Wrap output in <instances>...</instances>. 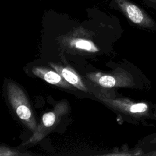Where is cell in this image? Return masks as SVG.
Returning a JSON list of instances; mask_svg holds the SVG:
<instances>
[{"mask_svg":"<svg viewBox=\"0 0 156 156\" xmlns=\"http://www.w3.org/2000/svg\"><path fill=\"white\" fill-rule=\"evenodd\" d=\"M72 45H74L77 49L85 50L91 52H95L98 51L96 46L90 41L83 39H79L74 40L72 42Z\"/></svg>","mask_w":156,"mask_h":156,"instance_id":"8992f818","label":"cell"},{"mask_svg":"<svg viewBox=\"0 0 156 156\" xmlns=\"http://www.w3.org/2000/svg\"><path fill=\"white\" fill-rule=\"evenodd\" d=\"M117 2L127 16L133 24L151 31H156V22L139 7L127 0H117Z\"/></svg>","mask_w":156,"mask_h":156,"instance_id":"7a4b0ae2","label":"cell"},{"mask_svg":"<svg viewBox=\"0 0 156 156\" xmlns=\"http://www.w3.org/2000/svg\"><path fill=\"white\" fill-rule=\"evenodd\" d=\"M144 155H154V156H156V149H154V150H152L151 151H150L148 153H146Z\"/></svg>","mask_w":156,"mask_h":156,"instance_id":"ba28073f","label":"cell"},{"mask_svg":"<svg viewBox=\"0 0 156 156\" xmlns=\"http://www.w3.org/2000/svg\"><path fill=\"white\" fill-rule=\"evenodd\" d=\"M57 119L56 113L54 112H50L44 113L42 116V124L46 128L52 127L55 122Z\"/></svg>","mask_w":156,"mask_h":156,"instance_id":"52a82bcc","label":"cell"},{"mask_svg":"<svg viewBox=\"0 0 156 156\" xmlns=\"http://www.w3.org/2000/svg\"><path fill=\"white\" fill-rule=\"evenodd\" d=\"M50 65L51 67L53 68L54 69H55L60 75H61V76L69 83L80 90H87L86 87L82 81L80 77L73 69L55 63H51Z\"/></svg>","mask_w":156,"mask_h":156,"instance_id":"277c9868","label":"cell"},{"mask_svg":"<svg viewBox=\"0 0 156 156\" xmlns=\"http://www.w3.org/2000/svg\"><path fill=\"white\" fill-rule=\"evenodd\" d=\"M10 104L18 117L32 132L37 130V122L28 99L24 91L17 85L10 82L7 86Z\"/></svg>","mask_w":156,"mask_h":156,"instance_id":"6da1fadb","label":"cell"},{"mask_svg":"<svg viewBox=\"0 0 156 156\" xmlns=\"http://www.w3.org/2000/svg\"><path fill=\"white\" fill-rule=\"evenodd\" d=\"M32 73L49 83L66 88L71 87V84L66 81L57 72L49 70L46 68L42 66L34 67L32 68Z\"/></svg>","mask_w":156,"mask_h":156,"instance_id":"3957f363","label":"cell"},{"mask_svg":"<svg viewBox=\"0 0 156 156\" xmlns=\"http://www.w3.org/2000/svg\"><path fill=\"white\" fill-rule=\"evenodd\" d=\"M97 82L104 88H113L119 84L120 86L127 87L123 82L116 79V77L110 75H102L97 78Z\"/></svg>","mask_w":156,"mask_h":156,"instance_id":"5b68a950","label":"cell"}]
</instances>
